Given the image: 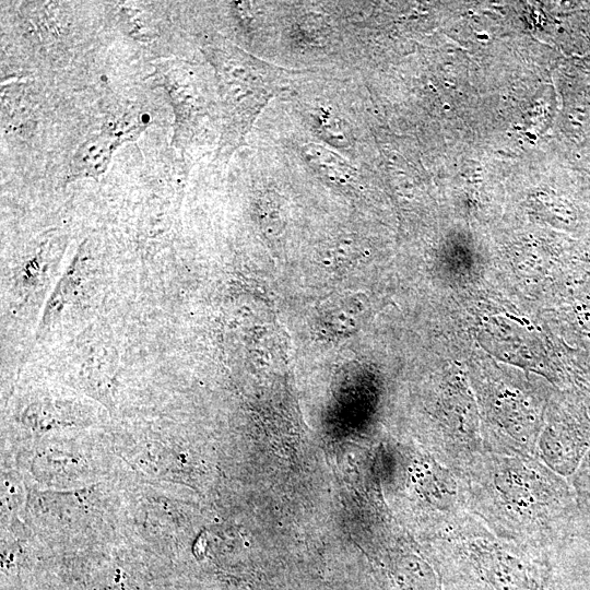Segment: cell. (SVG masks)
Instances as JSON below:
<instances>
[{
	"label": "cell",
	"instance_id": "cell-1",
	"mask_svg": "<svg viewBox=\"0 0 590 590\" xmlns=\"http://www.w3.org/2000/svg\"><path fill=\"white\" fill-rule=\"evenodd\" d=\"M217 78L223 110L220 151L231 154L285 82L287 71L256 58L226 40L206 45Z\"/></svg>",
	"mask_w": 590,
	"mask_h": 590
},
{
	"label": "cell",
	"instance_id": "cell-2",
	"mask_svg": "<svg viewBox=\"0 0 590 590\" xmlns=\"http://www.w3.org/2000/svg\"><path fill=\"white\" fill-rule=\"evenodd\" d=\"M303 154L314 169L321 172L330 179L347 181L352 178L354 169L323 146L309 143L303 148Z\"/></svg>",
	"mask_w": 590,
	"mask_h": 590
},
{
	"label": "cell",
	"instance_id": "cell-3",
	"mask_svg": "<svg viewBox=\"0 0 590 590\" xmlns=\"http://www.w3.org/2000/svg\"><path fill=\"white\" fill-rule=\"evenodd\" d=\"M577 488L587 514L590 515V455L577 476Z\"/></svg>",
	"mask_w": 590,
	"mask_h": 590
}]
</instances>
